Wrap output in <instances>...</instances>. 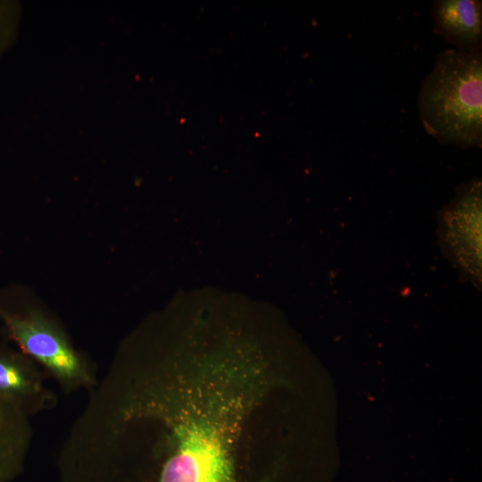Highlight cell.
<instances>
[{
	"label": "cell",
	"instance_id": "cell-1",
	"mask_svg": "<svg viewBox=\"0 0 482 482\" xmlns=\"http://www.w3.org/2000/svg\"><path fill=\"white\" fill-rule=\"evenodd\" d=\"M237 427L190 410L123 436L96 453L98 482H280L237 453Z\"/></svg>",
	"mask_w": 482,
	"mask_h": 482
},
{
	"label": "cell",
	"instance_id": "cell-2",
	"mask_svg": "<svg viewBox=\"0 0 482 482\" xmlns=\"http://www.w3.org/2000/svg\"><path fill=\"white\" fill-rule=\"evenodd\" d=\"M420 120L442 145H482V47L440 52L420 84Z\"/></svg>",
	"mask_w": 482,
	"mask_h": 482
},
{
	"label": "cell",
	"instance_id": "cell-3",
	"mask_svg": "<svg viewBox=\"0 0 482 482\" xmlns=\"http://www.w3.org/2000/svg\"><path fill=\"white\" fill-rule=\"evenodd\" d=\"M0 321L5 337L38 364L66 394L96 384L89 361L71 344L61 325L17 292L0 291Z\"/></svg>",
	"mask_w": 482,
	"mask_h": 482
},
{
	"label": "cell",
	"instance_id": "cell-4",
	"mask_svg": "<svg viewBox=\"0 0 482 482\" xmlns=\"http://www.w3.org/2000/svg\"><path fill=\"white\" fill-rule=\"evenodd\" d=\"M46 373L20 350L0 345V398L31 418L53 406L56 396Z\"/></svg>",
	"mask_w": 482,
	"mask_h": 482
},
{
	"label": "cell",
	"instance_id": "cell-5",
	"mask_svg": "<svg viewBox=\"0 0 482 482\" xmlns=\"http://www.w3.org/2000/svg\"><path fill=\"white\" fill-rule=\"evenodd\" d=\"M446 242L452 253L465 268H480L481 181L474 179L459 187L445 212Z\"/></svg>",
	"mask_w": 482,
	"mask_h": 482
},
{
	"label": "cell",
	"instance_id": "cell-6",
	"mask_svg": "<svg viewBox=\"0 0 482 482\" xmlns=\"http://www.w3.org/2000/svg\"><path fill=\"white\" fill-rule=\"evenodd\" d=\"M431 17L434 32L455 49L482 47V2L480 0H437Z\"/></svg>",
	"mask_w": 482,
	"mask_h": 482
},
{
	"label": "cell",
	"instance_id": "cell-7",
	"mask_svg": "<svg viewBox=\"0 0 482 482\" xmlns=\"http://www.w3.org/2000/svg\"><path fill=\"white\" fill-rule=\"evenodd\" d=\"M30 418L0 398V482H10L21 471L32 442Z\"/></svg>",
	"mask_w": 482,
	"mask_h": 482
},
{
	"label": "cell",
	"instance_id": "cell-8",
	"mask_svg": "<svg viewBox=\"0 0 482 482\" xmlns=\"http://www.w3.org/2000/svg\"><path fill=\"white\" fill-rule=\"evenodd\" d=\"M18 21L17 4L0 1V56L12 44L17 32Z\"/></svg>",
	"mask_w": 482,
	"mask_h": 482
}]
</instances>
